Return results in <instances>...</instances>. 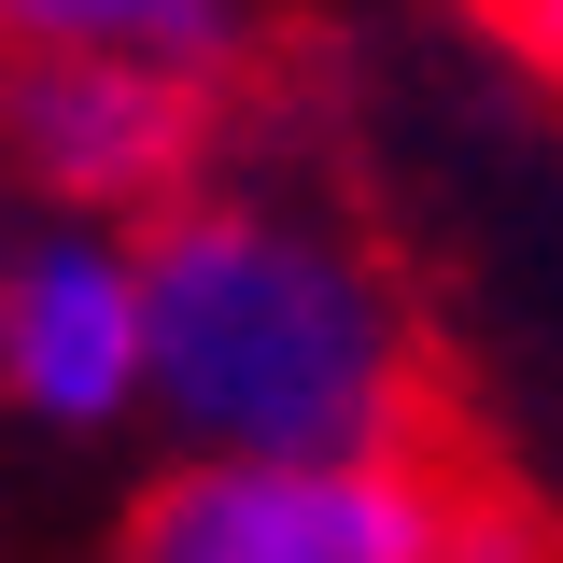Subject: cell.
<instances>
[{
	"label": "cell",
	"mask_w": 563,
	"mask_h": 563,
	"mask_svg": "<svg viewBox=\"0 0 563 563\" xmlns=\"http://www.w3.org/2000/svg\"><path fill=\"white\" fill-rule=\"evenodd\" d=\"M128 563H550L521 493L437 451H184L141 493Z\"/></svg>",
	"instance_id": "2"
},
{
	"label": "cell",
	"mask_w": 563,
	"mask_h": 563,
	"mask_svg": "<svg viewBox=\"0 0 563 563\" xmlns=\"http://www.w3.org/2000/svg\"><path fill=\"white\" fill-rule=\"evenodd\" d=\"M0 395L43 422H113L155 395V296L128 240L70 225L0 268Z\"/></svg>",
	"instance_id": "3"
},
{
	"label": "cell",
	"mask_w": 563,
	"mask_h": 563,
	"mask_svg": "<svg viewBox=\"0 0 563 563\" xmlns=\"http://www.w3.org/2000/svg\"><path fill=\"white\" fill-rule=\"evenodd\" d=\"M479 14H493V29H507V43H521V57L563 85V0H479Z\"/></svg>",
	"instance_id": "6"
},
{
	"label": "cell",
	"mask_w": 563,
	"mask_h": 563,
	"mask_svg": "<svg viewBox=\"0 0 563 563\" xmlns=\"http://www.w3.org/2000/svg\"><path fill=\"white\" fill-rule=\"evenodd\" d=\"M155 409L184 451H395L409 437V324L380 268L254 198L155 211Z\"/></svg>",
	"instance_id": "1"
},
{
	"label": "cell",
	"mask_w": 563,
	"mask_h": 563,
	"mask_svg": "<svg viewBox=\"0 0 563 563\" xmlns=\"http://www.w3.org/2000/svg\"><path fill=\"white\" fill-rule=\"evenodd\" d=\"M240 14L225 0H0V57H155V70H225Z\"/></svg>",
	"instance_id": "5"
},
{
	"label": "cell",
	"mask_w": 563,
	"mask_h": 563,
	"mask_svg": "<svg viewBox=\"0 0 563 563\" xmlns=\"http://www.w3.org/2000/svg\"><path fill=\"white\" fill-rule=\"evenodd\" d=\"M0 128L14 155L85 211H184L198 155V70L155 57H14L0 70Z\"/></svg>",
	"instance_id": "4"
}]
</instances>
